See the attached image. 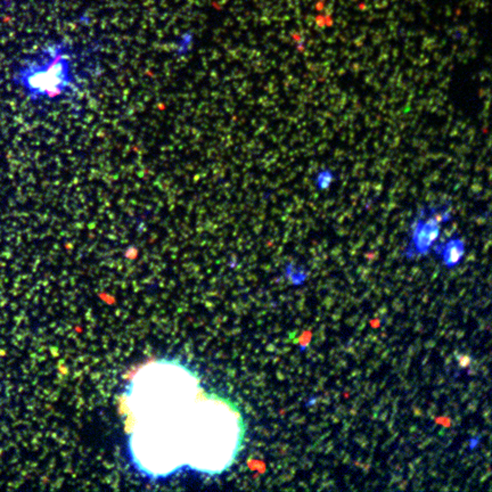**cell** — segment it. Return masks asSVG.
<instances>
[{
  "label": "cell",
  "instance_id": "3957f363",
  "mask_svg": "<svg viewBox=\"0 0 492 492\" xmlns=\"http://www.w3.org/2000/svg\"><path fill=\"white\" fill-rule=\"evenodd\" d=\"M452 218L449 205H425L420 208L411 226L410 241L406 249V254L425 255L430 252L441 236L443 223Z\"/></svg>",
  "mask_w": 492,
  "mask_h": 492
},
{
  "label": "cell",
  "instance_id": "5b68a950",
  "mask_svg": "<svg viewBox=\"0 0 492 492\" xmlns=\"http://www.w3.org/2000/svg\"><path fill=\"white\" fill-rule=\"evenodd\" d=\"M314 185L318 192L329 191L335 181V172L329 167H322L314 176Z\"/></svg>",
  "mask_w": 492,
  "mask_h": 492
},
{
  "label": "cell",
  "instance_id": "7a4b0ae2",
  "mask_svg": "<svg viewBox=\"0 0 492 492\" xmlns=\"http://www.w3.org/2000/svg\"><path fill=\"white\" fill-rule=\"evenodd\" d=\"M63 57L54 55L40 61L29 63L20 70L18 81L30 95L35 97H55L64 90L69 69Z\"/></svg>",
  "mask_w": 492,
  "mask_h": 492
},
{
  "label": "cell",
  "instance_id": "277c9868",
  "mask_svg": "<svg viewBox=\"0 0 492 492\" xmlns=\"http://www.w3.org/2000/svg\"><path fill=\"white\" fill-rule=\"evenodd\" d=\"M440 254L443 263L448 268H453L460 263L465 254V242L459 237L450 238L440 247Z\"/></svg>",
  "mask_w": 492,
  "mask_h": 492
},
{
  "label": "cell",
  "instance_id": "6da1fadb",
  "mask_svg": "<svg viewBox=\"0 0 492 492\" xmlns=\"http://www.w3.org/2000/svg\"><path fill=\"white\" fill-rule=\"evenodd\" d=\"M125 406L131 424L130 456L138 469L163 478L184 467L219 474L236 459L244 420L232 401L205 393L200 379L174 360L140 369Z\"/></svg>",
  "mask_w": 492,
  "mask_h": 492
}]
</instances>
